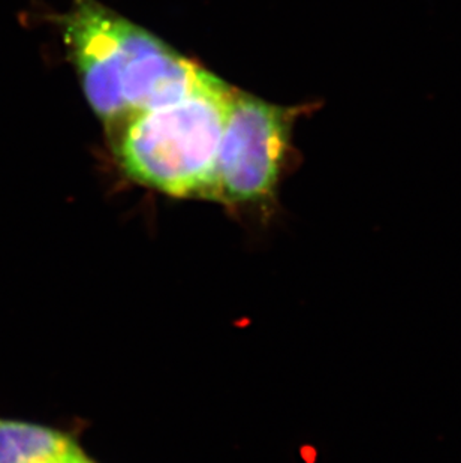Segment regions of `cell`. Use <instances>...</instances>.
Listing matches in <instances>:
<instances>
[{"label":"cell","mask_w":461,"mask_h":463,"mask_svg":"<svg viewBox=\"0 0 461 463\" xmlns=\"http://www.w3.org/2000/svg\"><path fill=\"white\" fill-rule=\"evenodd\" d=\"M54 23L89 104L109 129L183 99L204 74V68L98 0H72Z\"/></svg>","instance_id":"6da1fadb"},{"label":"cell","mask_w":461,"mask_h":463,"mask_svg":"<svg viewBox=\"0 0 461 463\" xmlns=\"http://www.w3.org/2000/svg\"><path fill=\"white\" fill-rule=\"evenodd\" d=\"M230 89L205 70L183 99L123 123L114 138L123 171L174 197L209 198Z\"/></svg>","instance_id":"7a4b0ae2"},{"label":"cell","mask_w":461,"mask_h":463,"mask_svg":"<svg viewBox=\"0 0 461 463\" xmlns=\"http://www.w3.org/2000/svg\"><path fill=\"white\" fill-rule=\"evenodd\" d=\"M303 111L305 107H282L230 89L209 200L234 204L270 197L291 154L294 123Z\"/></svg>","instance_id":"3957f363"},{"label":"cell","mask_w":461,"mask_h":463,"mask_svg":"<svg viewBox=\"0 0 461 463\" xmlns=\"http://www.w3.org/2000/svg\"><path fill=\"white\" fill-rule=\"evenodd\" d=\"M80 449L56 429L0 417V463H50L65 460Z\"/></svg>","instance_id":"277c9868"},{"label":"cell","mask_w":461,"mask_h":463,"mask_svg":"<svg viewBox=\"0 0 461 463\" xmlns=\"http://www.w3.org/2000/svg\"><path fill=\"white\" fill-rule=\"evenodd\" d=\"M83 456V451L80 450L79 453H75L74 456H71L68 459L59 460V462H50V463H75Z\"/></svg>","instance_id":"5b68a950"},{"label":"cell","mask_w":461,"mask_h":463,"mask_svg":"<svg viewBox=\"0 0 461 463\" xmlns=\"http://www.w3.org/2000/svg\"><path fill=\"white\" fill-rule=\"evenodd\" d=\"M75 463H92L90 462V460L88 459V458H86V456H81V458H80L79 460H77V462Z\"/></svg>","instance_id":"8992f818"}]
</instances>
